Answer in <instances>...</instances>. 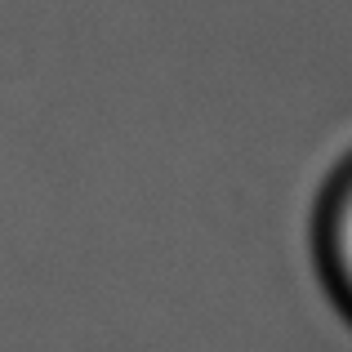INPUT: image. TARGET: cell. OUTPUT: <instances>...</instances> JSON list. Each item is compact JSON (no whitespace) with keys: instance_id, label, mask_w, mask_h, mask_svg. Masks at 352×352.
I'll return each mask as SVG.
<instances>
[{"instance_id":"cell-1","label":"cell","mask_w":352,"mask_h":352,"mask_svg":"<svg viewBox=\"0 0 352 352\" xmlns=\"http://www.w3.org/2000/svg\"><path fill=\"white\" fill-rule=\"evenodd\" d=\"M308 245L326 299L352 326V152L321 183L317 206H312Z\"/></svg>"}]
</instances>
